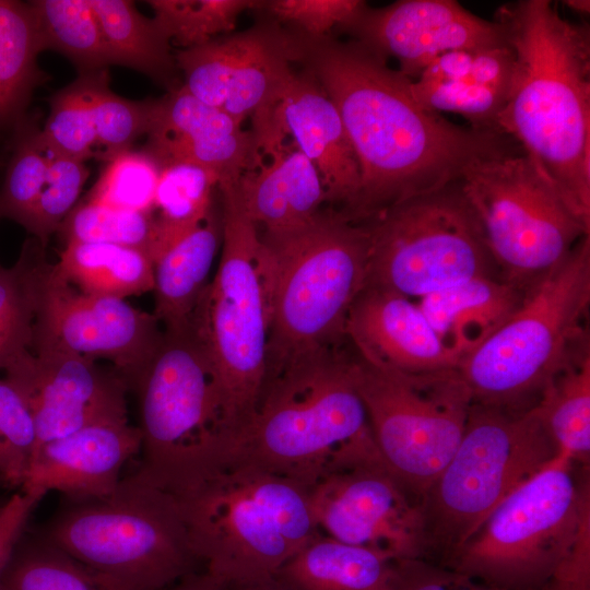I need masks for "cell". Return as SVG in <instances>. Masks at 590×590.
Wrapping results in <instances>:
<instances>
[{
	"label": "cell",
	"instance_id": "cell-17",
	"mask_svg": "<svg viewBox=\"0 0 590 590\" xmlns=\"http://www.w3.org/2000/svg\"><path fill=\"white\" fill-rule=\"evenodd\" d=\"M4 378L27 403L36 448L88 425L129 420L123 379L113 368L58 345L34 344Z\"/></svg>",
	"mask_w": 590,
	"mask_h": 590
},
{
	"label": "cell",
	"instance_id": "cell-25",
	"mask_svg": "<svg viewBox=\"0 0 590 590\" xmlns=\"http://www.w3.org/2000/svg\"><path fill=\"white\" fill-rule=\"evenodd\" d=\"M259 170L246 172L238 182L241 204L249 219L266 232L305 224L327 202L320 176L296 148L278 146Z\"/></svg>",
	"mask_w": 590,
	"mask_h": 590
},
{
	"label": "cell",
	"instance_id": "cell-52",
	"mask_svg": "<svg viewBox=\"0 0 590 590\" xmlns=\"http://www.w3.org/2000/svg\"><path fill=\"white\" fill-rule=\"evenodd\" d=\"M0 219H1V216H0Z\"/></svg>",
	"mask_w": 590,
	"mask_h": 590
},
{
	"label": "cell",
	"instance_id": "cell-49",
	"mask_svg": "<svg viewBox=\"0 0 590 590\" xmlns=\"http://www.w3.org/2000/svg\"><path fill=\"white\" fill-rule=\"evenodd\" d=\"M165 590H226V588L204 570H199L187 575Z\"/></svg>",
	"mask_w": 590,
	"mask_h": 590
},
{
	"label": "cell",
	"instance_id": "cell-34",
	"mask_svg": "<svg viewBox=\"0 0 590 590\" xmlns=\"http://www.w3.org/2000/svg\"><path fill=\"white\" fill-rule=\"evenodd\" d=\"M219 176L191 163L161 167L152 214L154 239L150 258L155 260L175 241L201 224L213 210Z\"/></svg>",
	"mask_w": 590,
	"mask_h": 590
},
{
	"label": "cell",
	"instance_id": "cell-1",
	"mask_svg": "<svg viewBox=\"0 0 590 590\" xmlns=\"http://www.w3.org/2000/svg\"><path fill=\"white\" fill-rule=\"evenodd\" d=\"M291 31L294 66L333 103L358 160L353 220L438 190L479 162L523 153L506 134L465 128L422 107L411 95V80L356 40Z\"/></svg>",
	"mask_w": 590,
	"mask_h": 590
},
{
	"label": "cell",
	"instance_id": "cell-48",
	"mask_svg": "<svg viewBox=\"0 0 590 590\" xmlns=\"http://www.w3.org/2000/svg\"><path fill=\"white\" fill-rule=\"evenodd\" d=\"M540 590H590V527Z\"/></svg>",
	"mask_w": 590,
	"mask_h": 590
},
{
	"label": "cell",
	"instance_id": "cell-36",
	"mask_svg": "<svg viewBox=\"0 0 590 590\" xmlns=\"http://www.w3.org/2000/svg\"><path fill=\"white\" fill-rule=\"evenodd\" d=\"M45 257V248L32 237L13 266L0 267V369L32 352L38 271Z\"/></svg>",
	"mask_w": 590,
	"mask_h": 590
},
{
	"label": "cell",
	"instance_id": "cell-42",
	"mask_svg": "<svg viewBox=\"0 0 590 590\" xmlns=\"http://www.w3.org/2000/svg\"><path fill=\"white\" fill-rule=\"evenodd\" d=\"M160 173V164L144 150H127L105 162L83 200L120 210L152 212Z\"/></svg>",
	"mask_w": 590,
	"mask_h": 590
},
{
	"label": "cell",
	"instance_id": "cell-3",
	"mask_svg": "<svg viewBox=\"0 0 590 590\" xmlns=\"http://www.w3.org/2000/svg\"><path fill=\"white\" fill-rule=\"evenodd\" d=\"M340 344L299 354L267 374L256 409L229 440L224 465H245L310 487L355 467L385 464Z\"/></svg>",
	"mask_w": 590,
	"mask_h": 590
},
{
	"label": "cell",
	"instance_id": "cell-40",
	"mask_svg": "<svg viewBox=\"0 0 590 590\" xmlns=\"http://www.w3.org/2000/svg\"><path fill=\"white\" fill-rule=\"evenodd\" d=\"M90 83L91 73L79 74L54 93L49 98V115L40 128L43 139L56 153L83 162L98 157Z\"/></svg>",
	"mask_w": 590,
	"mask_h": 590
},
{
	"label": "cell",
	"instance_id": "cell-7",
	"mask_svg": "<svg viewBox=\"0 0 590 590\" xmlns=\"http://www.w3.org/2000/svg\"><path fill=\"white\" fill-rule=\"evenodd\" d=\"M590 235L530 290L516 311L458 371L473 402L520 412L538 402L550 380L587 343Z\"/></svg>",
	"mask_w": 590,
	"mask_h": 590
},
{
	"label": "cell",
	"instance_id": "cell-41",
	"mask_svg": "<svg viewBox=\"0 0 590 590\" xmlns=\"http://www.w3.org/2000/svg\"><path fill=\"white\" fill-rule=\"evenodd\" d=\"M90 101L98 143L97 160L106 162L130 150L146 134L153 101H131L109 87L107 69L91 73Z\"/></svg>",
	"mask_w": 590,
	"mask_h": 590
},
{
	"label": "cell",
	"instance_id": "cell-15",
	"mask_svg": "<svg viewBox=\"0 0 590 590\" xmlns=\"http://www.w3.org/2000/svg\"><path fill=\"white\" fill-rule=\"evenodd\" d=\"M162 335L153 312L126 299L82 293L43 259L33 345L55 344L94 361H107L130 390Z\"/></svg>",
	"mask_w": 590,
	"mask_h": 590
},
{
	"label": "cell",
	"instance_id": "cell-16",
	"mask_svg": "<svg viewBox=\"0 0 590 590\" xmlns=\"http://www.w3.org/2000/svg\"><path fill=\"white\" fill-rule=\"evenodd\" d=\"M308 492L323 535L393 560L425 557L420 506L385 464L333 473Z\"/></svg>",
	"mask_w": 590,
	"mask_h": 590
},
{
	"label": "cell",
	"instance_id": "cell-38",
	"mask_svg": "<svg viewBox=\"0 0 590 590\" xmlns=\"http://www.w3.org/2000/svg\"><path fill=\"white\" fill-rule=\"evenodd\" d=\"M154 20L169 42L181 49L205 44L231 33L238 16L259 10V0H151Z\"/></svg>",
	"mask_w": 590,
	"mask_h": 590
},
{
	"label": "cell",
	"instance_id": "cell-2",
	"mask_svg": "<svg viewBox=\"0 0 590 590\" xmlns=\"http://www.w3.org/2000/svg\"><path fill=\"white\" fill-rule=\"evenodd\" d=\"M515 55L497 130L511 138L590 226V32L548 0L496 13Z\"/></svg>",
	"mask_w": 590,
	"mask_h": 590
},
{
	"label": "cell",
	"instance_id": "cell-35",
	"mask_svg": "<svg viewBox=\"0 0 590 590\" xmlns=\"http://www.w3.org/2000/svg\"><path fill=\"white\" fill-rule=\"evenodd\" d=\"M42 50L69 59L79 74L107 69L110 63L99 20L90 0L27 2Z\"/></svg>",
	"mask_w": 590,
	"mask_h": 590
},
{
	"label": "cell",
	"instance_id": "cell-9",
	"mask_svg": "<svg viewBox=\"0 0 590 590\" xmlns=\"http://www.w3.org/2000/svg\"><path fill=\"white\" fill-rule=\"evenodd\" d=\"M588 527L589 467L557 455L440 565L499 590H540Z\"/></svg>",
	"mask_w": 590,
	"mask_h": 590
},
{
	"label": "cell",
	"instance_id": "cell-30",
	"mask_svg": "<svg viewBox=\"0 0 590 590\" xmlns=\"http://www.w3.org/2000/svg\"><path fill=\"white\" fill-rule=\"evenodd\" d=\"M82 293L126 299L152 292L154 264L140 249L102 243H69L54 263Z\"/></svg>",
	"mask_w": 590,
	"mask_h": 590
},
{
	"label": "cell",
	"instance_id": "cell-27",
	"mask_svg": "<svg viewBox=\"0 0 590 590\" xmlns=\"http://www.w3.org/2000/svg\"><path fill=\"white\" fill-rule=\"evenodd\" d=\"M221 243L222 216L213 208L201 224L155 260L153 315L163 330L189 327Z\"/></svg>",
	"mask_w": 590,
	"mask_h": 590
},
{
	"label": "cell",
	"instance_id": "cell-44",
	"mask_svg": "<svg viewBox=\"0 0 590 590\" xmlns=\"http://www.w3.org/2000/svg\"><path fill=\"white\" fill-rule=\"evenodd\" d=\"M36 449L32 414L21 392L7 378H0V479L22 486Z\"/></svg>",
	"mask_w": 590,
	"mask_h": 590
},
{
	"label": "cell",
	"instance_id": "cell-28",
	"mask_svg": "<svg viewBox=\"0 0 590 590\" xmlns=\"http://www.w3.org/2000/svg\"><path fill=\"white\" fill-rule=\"evenodd\" d=\"M396 562L321 534L292 556L274 579L288 590H392Z\"/></svg>",
	"mask_w": 590,
	"mask_h": 590
},
{
	"label": "cell",
	"instance_id": "cell-39",
	"mask_svg": "<svg viewBox=\"0 0 590 590\" xmlns=\"http://www.w3.org/2000/svg\"><path fill=\"white\" fill-rule=\"evenodd\" d=\"M56 234L63 245L113 244L140 249L150 257L154 217L152 212L120 210L82 199L61 222Z\"/></svg>",
	"mask_w": 590,
	"mask_h": 590
},
{
	"label": "cell",
	"instance_id": "cell-20",
	"mask_svg": "<svg viewBox=\"0 0 590 590\" xmlns=\"http://www.w3.org/2000/svg\"><path fill=\"white\" fill-rule=\"evenodd\" d=\"M143 150L160 166L191 163L214 172L219 187L235 184L252 169L259 146L253 133L220 108L210 106L180 85L153 101Z\"/></svg>",
	"mask_w": 590,
	"mask_h": 590
},
{
	"label": "cell",
	"instance_id": "cell-12",
	"mask_svg": "<svg viewBox=\"0 0 590 590\" xmlns=\"http://www.w3.org/2000/svg\"><path fill=\"white\" fill-rule=\"evenodd\" d=\"M459 181L498 275L526 292L590 235L523 153L479 162Z\"/></svg>",
	"mask_w": 590,
	"mask_h": 590
},
{
	"label": "cell",
	"instance_id": "cell-37",
	"mask_svg": "<svg viewBox=\"0 0 590 590\" xmlns=\"http://www.w3.org/2000/svg\"><path fill=\"white\" fill-rule=\"evenodd\" d=\"M12 153L0 188V216L26 228L46 184L55 151L25 118L13 130Z\"/></svg>",
	"mask_w": 590,
	"mask_h": 590
},
{
	"label": "cell",
	"instance_id": "cell-33",
	"mask_svg": "<svg viewBox=\"0 0 590 590\" xmlns=\"http://www.w3.org/2000/svg\"><path fill=\"white\" fill-rule=\"evenodd\" d=\"M0 590H141L97 570L46 540L22 535L0 578Z\"/></svg>",
	"mask_w": 590,
	"mask_h": 590
},
{
	"label": "cell",
	"instance_id": "cell-47",
	"mask_svg": "<svg viewBox=\"0 0 590 590\" xmlns=\"http://www.w3.org/2000/svg\"><path fill=\"white\" fill-rule=\"evenodd\" d=\"M44 496L17 491L0 506V578L28 519Z\"/></svg>",
	"mask_w": 590,
	"mask_h": 590
},
{
	"label": "cell",
	"instance_id": "cell-45",
	"mask_svg": "<svg viewBox=\"0 0 590 590\" xmlns=\"http://www.w3.org/2000/svg\"><path fill=\"white\" fill-rule=\"evenodd\" d=\"M365 4L361 0H267L259 10L302 34L323 37L340 31Z\"/></svg>",
	"mask_w": 590,
	"mask_h": 590
},
{
	"label": "cell",
	"instance_id": "cell-19",
	"mask_svg": "<svg viewBox=\"0 0 590 590\" xmlns=\"http://www.w3.org/2000/svg\"><path fill=\"white\" fill-rule=\"evenodd\" d=\"M284 134L293 137L295 146L317 169L327 202L341 204L349 215L361 190L358 160L335 106L303 69L294 70L276 105L256 120L259 149L280 146Z\"/></svg>",
	"mask_w": 590,
	"mask_h": 590
},
{
	"label": "cell",
	"instance_id": "cell-11",
	"mask_svg": "<svg viewBox=\"0 0 590 590\" xmlns=\"http://www.w3.org/2000/svg\"><path fill=\"white\" fill-rule=\"evenodd\" d=\"M557 455L534 406L514 412L473 402L459 446L418 504L424 558L444 563Z\"/></svg>",
	"mask_w": 590,
	"mask_h": 590
},
{
	"label": "cell",
	"instance_id": "cell-6",
	"mask_svg": "<svg viewBox=\"0 0 590 590\" xmlns=\"http://www.w3.org/2000/svg\"><path fill=\"white\" fill-rule=\"evenodd\" d=\"M238 182L219 187L221 257L190 320L217 379L227 444L249 421L260 398L270 334L264 248L258 226L241 204Z\"/></svg>",
	"mask_w": 590,
	"mask_h": 590
},
{
	"label": "cell",
	"instance_id": "cell-18",
	"mask_svg": "<svg viewBox=\"0 0 590 590\" xmlns=\"http://www.w3.org/2000/svg\"><path fill=\"white\" fill-rule=\"evenodd\" d=\"M340 31L387 60L414 81L437 57L505 44L503 25L480 17L453 0H400L365 7Z\"/></svg>",
	"mask_w": 590,
	"mask_h": 590
},
{
	"label": "cell",
	"instance_id": "cell-14",
	"mask_svg": "<svg viewBox=\"0 0 590 590\" xmlns=\"http://www.w3.org/2000/svg\"><path fill=\"white\" fill-rule=\"evenodd\" d=\"M459 180L362 221L369 233L366 286L420 299L470 279L499 276Z\"/></svg>",
	"mask_w": 590,
	"mask_h": 590
},
{
	"label": "cell",
	"instance_id": "cell-31",
	"mask_svg": "<svg viewBox=\"0 0 590 590\" xmlns=\"http://www.w3.org/2000/svg\"><path fill=\"white\" fill-rule=\"evenodd\" d=\"M42 51L28 3L0 0V130L26 118L34 91L50 79L37 62Z\"/></svg>",
	"mask_w": 590,
	"mask_h": 590
},
{
	"label": "cell",
	"instance_id": "cell-32",
	"mask_svg": "<svg viewBox=\"0 0 590 590\" xmlns=\"http://www.w3.org/2000/svg\"><path fill=\"white\" fill-rule=\"evenodd\" d=\"M557 453L590 463V347L585 344L550 380L534 405Z\"/></svg>",
	"mask_w": 590,
	"mask_h": 590
},
{
	"label": "cell",
	"instance_id": "cell-10",
	"mask_svg": "<svg viewBox=\"0 0 590 590\" xmlns=\"http://www.w3.org/2000/svg\"><path fill=\"white\" fill-rule=\"evenodd\" d=\"M39 533L86 565L141 590H165L202 566L175 495L135 473L103 497L62 498Z\"/></svg>",
	"mask_w": 590,
	"mask_h": 590
},
{
	"label": "cell",
	"instance_id": "cell-21",
	"mask_svg": "<svg viewBox=\"0 0 590 590\" xmlns=\"http://www.w3.org/2000/svg\"><path fill=\"white\" fill-rule=\"evenodd\" d=\"M141 434L127 421L103 422L39 445L20 491L85 500L110 494L121 470L140 453Z\"/></svg>",
	"mask_w": 590,
	"mask_h": 590
},
{
	"label": "cell",
	"instance_id": "cell-51",
	"mask_svg": "<svg viewBox=\"0 0 590 590\" xmlns=\"http://www.w3.org/2000/svg\"><path fill=\"white\" fill-rule=\"evenodd\" d=\"M567 8L578 14H589L590 2L589 0H566L563 2Z\"/></svg>",
	"mask_w": 590,
	"mask_h": 590
},
{
	"label": "cell",
	"instance_id": "cell-26",
	"mask_svg": "<svg viewBox=\"0 0 590 590\" xmlns=\"http://www.w3.org/2000/svg\"><path fill=\"white\" fill-rule=\"evenodd\" d=\"M222 110L238 123L268 114L294 73L291 31L275 21L240 34Z\"/></svg>",
	"mask_w": 590,
	"mask_h": 590
},
{
	"label": "cell",
	"instance_id": "cell-43",
	"mask_svg": "<svg viewBox=\"0 0 590 590\" xmlns=\"http://www.w3.org/2000/svg\"><path fill=\"white\" fill-rule=\"evenodd\" d=\"M88 175L85 162L55 152L46 184L25 228L45 249L50 237L78 203Z\"/></svg>",
	"mask_w": 590,
	"mask_h": 590
},
{
	"label": "cell",
	"instance_id": "cell-29",
	"mask_svg": "<svg viewBox=\"0 0 590 590\" xmlns=\"http://www.w3.org/2000/svg\"><path fill=\"white\" fill-rule=\"evenodd\" d=\"M104 35L110 63L133 69L168 92L178 88L177 63L170 42L154 19L132 1L90 0Z\"/></svg>",
	"mask_w": 590,
	"mask_h": 590
},
{
	"label": "cell",
	"instance_id": "cell-22",
	"mask_svg": "<svg viewBox=\"0 0 590 590\" xmlns=\"http://www.w3.org/2000/svg\"><path fill=\"white\" fill-rule=\"evenodd\" d=\"M345 337L359 357L389 369L428 373L460 364L417 302L380 287L366 286L358 295L347 316Z\"/></svg>",
	"mask_w": 590,
	"mask_h": 590
},
{
	"label": "cell",
	"instance_id": "cell-4",
	"mask_svg": "<svg viewBox=\"0 0 590 590\" xmlns=\"http://www.w3.org/2000/svg\"><path fill=\"white\" fill-rule=\"evenodd\" d=\"M203 570L227 589L274 578L322 533L308 487L245 465H224L175 495Z\"/></svg>",
	"mask_w": 590,
	"mask_h": 590
},
{
	"label": "cell",
	"instance_id": "cell-8",
	"mask_svg": "<svg viewBox=\"0 0 590 590\" xmlns=\"http://www.w3.org/2000/svg\"><path fill=\"white\" fill-rule=\"evenodd\" d=\"M130 390L139 401L140 479L178 495L221 468L227 434L219 384L191 326L163 330Z\"/></svg>",
	"mask_w": 590,
	"mask_h": 590
},
{
	"label": "cell",
	"instance_id": "cell-50",
	"mask_svg": "<svg viewBox=\"0 0 590 590\" xmlns=\"http://www.w3.org/2000/svg\"><path fill=\"white\" fill-rule=\"evenodd\" d=\"M227 590H288L283 585H281L279 581H276L274 578L256 582L251 585H245L239 587L229 588Z\"/></svg>",
	"mask_w": 590,
	"mask_h": 590
},
{
	"label": "cell",
	"instance_id": "cell-24",
	"mask_svg": "<svg viewBox=\"0 0 590 590\" xmlns=\"http://www.w3.org/2000/svg\"><path fill=\"white\" fill-rule=\"evenodd\" d=\"M526 293L500 276L486 275L424 296L417 304L461 363L516 311Z\"/></svg>",
	"mask_w": 590,
	"mask_h": 590
},
{
	"label": "cell",
	"instance_id": "cell-46",
	"mask_svg": "<svg viewBox=\"0 0 590 590\" xmlns=\"http://www.w3.org/2000/svg\"><path fill=\"white\" fill-rule=\"evenodd\" d=\"M392 590H499L425 558L396 562Z\"/></svg>",
	"mask_w": 590,
	"mask_h": 590
},
{
	"label": "cell",
	"instance_id": "cell-23",
	"mask_svg": "<svg viewBox=\"0 0 590 590\" xmlns=\"http://www.w3.org/2000/svg\"><path fill=\"white\" fill-rule=\"evenodd\" d=\"M514 67L515 55L507 42L480 50L449 51L410 82V92L427 110L458 114L474 129L499 132L497 119L508 99Z\"/></svg>",
	"mask_w": 590,
	"mask_h": 590
},
{
	"label": "cell",
	"instance_id": "cell-13",
	"mask_svg": "<svg viewBox=\"0 0 590 590\" xmlns=\"http://www.w3.org/2000/svg\"><path fill=\"white\" fill-rule=\"evenodd\" d=\"M355 380L389 472L420 504L453 456L473 404L458 368L404 373L354 357Z\"/></svg>",
	"mask_w": 590,
	"mask_h": 590
},
{
	"label": "cell",
	"instance_id": "cell-5",
	"mask_svg": "<svg viewBox=\"0 0 590 590\" xmlns=\"http://www.w3.org/2000/svg\"><path fill=\"white\" fill-rule=\"evenodd\" d=\"M269 286L267 374L299 354L340 344L366 287L369 233L343 211L320 210L294 228L263 232Z\"/></svg>",
	"mask_w": 590,
	"mask_h": 590
}]
</instances>
